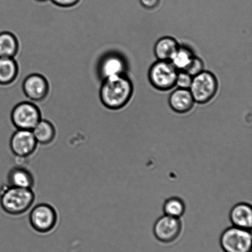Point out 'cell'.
Listing matches in <instances>:
<instances>
[{"mask_svg":"<svg viewBox=\"0 0 252 252\" xmlns=\"http://www.w3.org/2000/svg\"><path fill=\"white\" fill-rule=\"evenodd\" d=\"M179 46L176 39L172 37H162L155 44V56L158 60L170 61Z\"/></svg>","mask_w":252,"mask_h":252,"instance_id":"cell-15","label":"cell"},{"mask_svg":"<svg viewBox=\"0 0 252 252\" xmlns=\"http://www.w3.org/2000/svg\"><path fill=\"white\" fill-rule=\"evenodd\" d=\"M195 101L189 89L178 88L170 95L169 104L175 112L185 113L189 112Z\"/></svg>","mask_w":252,"mask_h":252,"instance_id":"cell-12","label":"cell"},{"mask_svg":"<svg viewBox=\"0 0 252 252\" xmlns=\"http://www.w3.org/2000/svg\"><path fill=\"white\" fill-rule=\"evenodd\" d=\"M192 78L186 71H179L178 72L176 85L180 88L189 89L191 85Z\"/></svg>","mask_w":252,"mask_h":252,"instance_id":"cell-21","label":"cell"},{"mask_svg":"<svg viewBox=\"0 0 252 252\" xmlns=\"http://www.w3.org/2000/svg\"><path fill=\"white\" fill-rule=\"evenodd\" d=\"M178 72L170 61L158 60L151 66L148 78L153 87L160 91H167L176 85Z\"/></svg>","mask_w":252,"mask_h":252,"instance_id":"cell-3","label":"cell"},{"mask_svg":"<svg viewBox=\"0 0 252 252\" xmlns=\"http://www.w3.org/2000/svg\"><path fill=\"white\" fill-rule=\"evenodd\" d=\"M229 219L234 226L251 230L252 226V209L250 204L241 202L231 209Z\"/></svg>","mask_w":252,"mask_h":252,"instance_id":"cell-13","label":"cell"},{"mask_svg":"<svg viewBox=\"0 0 252 252\" xmlns=\"http://www.w3.org/2000/svg\"><path fill=\"white\" fill-rule=\"evenodd\" d=\"M18 41L9 32L0 34V57L14 58L18 51Z\"/></svg>","mask_w":252,"mask_h":252,"instance_id":"cell-18","label":"cell"},{"mask_svg":"<svg viewBox=\"0 0 252 252\" xmlns=\"http://www.w3.org/2000/svg\"><path fill=\"white\" fill-rule=\"evenodd\" d=\"M186 211L184 200L179 197H171L163 204V212L165 216L180 218Z\"/></svg>","mask_w":252,"mask_h":252,"instance_id":"cell-20","label":"cell"},{"mask_svg":"<svg viewBox=\"0 0 252 252\" xmlns=\"http://www.w3.org/2000/svg\"><path fill=\"white\" fill-rule=\"evenodd\" d=\"M133 85L126 74L105 79L100 89V98L106 108L118 110L127 105L132 97Z\"/></svg>","mask_w":252,"mask_h":252,"instance_id":"cell-1","label":"cell"},{"mask_svg":"<svg viewBox=\"0 0 252 252\" xmlns=\"http://www.w3.org/2000/svg\"><path fill=\"white\" fill-rule=\"evenodd\" d=\"M204 67L203 61L199 58L194 56L191 63L189 64V65L185 71H186L192 76H194L204 71Z\"/></svg>","mask_w":252,"mask_h":252,"instance_id":"cell-22","label":"cell"},{"mask_svg":"<svg viewBox=\"0 0 252 252\" xmlns=\"http://www.w3.org/2000/svg\"><path fill=\"white\" fill-rule=\"evenodd\" d=\"M54 4L59 6L67 7L75 6L80 0H51Z\"/></svg>","mask_w":252,"mask_h":252,"instance_id":"cell-23","label":"cell"},{"mask_svg":"<svg viewBox=\"0 0 252 252\" xmlns=\"http://www.w3.org/2000/svg\"><path fill=\"white\" fill-rule=\"evenodd\" d=\"M218 88V81L214 74L203 71L193 76L189 90L195 103L202 105L213 99Z\"/></svg>","mask_w":252,"mask_h":252,"instance_id":"cell-5","label":"cell"},{"mask_svg":"<svg viewBox=\"0 0 252 252\" xmlns=\"http://www.w3.org/2000/svg\"><path fill=\"white\" fill-rule=\"evenodd\" d=\"M41 120L40 110L31 103H20L12 111V122L17 130H32Z\"/></svg>","mask_w":252,"mask_h":252,"instance_id":"cell-7","label":"cell"},{"mask_svg":"<svg viewBox=\"0 0 252 252\" xmlns=\"http://www.w3.org/2000/svg\"><path fill=\"white\" fill-rule=\"evenodd\" d=\"M38 144L48 145L55 140L56 130L54 125L49 121L42 119L32 130Z\"/></svg>","mask_w":252,"mask_h":252,"instance_id":"cell-16","label":"cell"},{"mask_svg":"<svg viewBox=\"0 0 252 252\" xmlns=\"http://www.w3.org/2000/svg\"><path fill=\"white\" fill-rule=\"evenodd\" d=\"M25 94L31 100L38 101L46 97L48 93V81L39 74H32L23 84Z\"/></svg>","mask_w":252,"mask_h":252,"instance_id":"cell-10","label":"cell"},{"mask_svg":"<svg viewBox=\"0 0 252 252\" xmlns=\"http://www.w3.org/2000/svg\"><path fill=\"white\" fill-rule=\"evenodd\" d=\"M7 179L10 186L32 189L34 185L33 175L29 170L21 166L9 170Z\"/></svg>","mask_w":252,"mask_h":252,"instance_id":"cell-14","label":"cell"},{"mask_svg":"<svg viewBox=\"0 0 252 252\" xmlns=\"http://www.w3.org/2000/svg\"><path fill=\"white\" fill-rule=\"evenodd\" d=\"M182 228L180 218L164 215L156 221L153 231L158 241L162 243L170 244L174 243L179 238Z\"/></svg>","mask_w":252,"mask_h":252,"instance_id":"cell-8","label":"cell"},{"mask_svg":"<svg viewBox=\"0 0 252 252\" xmlns=\"http://www.w3.org/2000/svg\"><path fill=\"white\" fill-rule=\"evenodd\" d=\"M30 223L34 230L47 233L55 228L58 216L56 209L45 203L36 205L30 214Z\"/></svg>","mask_w":252,"mask_h":252,"instance_id":"cell-6","label":"cell"},{"mask_svg":"<svg viewBox=\"0 0 252 252\" xmlns=\"http://www.w3.org/2000/svg\"><path fill=\"white\" fill-rule=\"evenodd\" d=\"M140 4L143 7L148 9L156 8L160 2V0H139Z\"/></svg>","mask_w":252,"mask_h":252,"instance_id":"cell-24","label":"cell"},{"mask_svg":"<svg viewBox=\"0 0 252 252\" xmlns=\"http://www.w3.org/2000/svg\"><path fill=\"white\" fill-rule=\"evenodd\" d=\"M10 149L19 158H27L33 154L38 146L32 130H17L10 140Z\"/></svg>","mask_w":252,"mask_h":252,"instance_id":"cell-9","label":"cell"},{"mask_svg":"<svg viewBox=\"0 0 252 252\" xmlns=\"http://www.w3.org/2000/svg\"><path fill=\"white\" fill-rule=\"evenodd\" d=\"M127 69V63L123 56L117 54H108L101 62L100 75L105 80L112 76L126 74Z\"/></svg>","mask_w":252,"mask_h":252,"instance_id":"cell-11","label":"cell"},{"mask_svg":"<svg viewBox=\"0 0 252 252\" xmlns=\"http://www.w3.org/2000/svg\"><path fill=\"white\" fill-rule=\"evenodd\" d=\"M35 201L32 189L20 188L5 185L0 189V205L5 212L12 216L26 213Z\"/></svg>","mask_w":252,"mask_h":252,"instance_id":"cell-2","label":"cell"},{"mask_svg":"<svg viewBox=\"0 0 252 252\" xmlns=\"http://www.w3.org/2000/svg\"><path fill=\"white\" fill-rule=\"evenodd\" d=\"M220 244L224 252H252L251 230L229 227L222 233Z\"/></svg>","mask_w":252,"mask_h":252,"instance_id":"cell-4","label":"cell"},{"mask_svg":"<svg viewBox=\"0 0 252 252\" xmlns=\"http://www.w3.org/2000/svg\"><path fill=\"white\" fill-rule=\"evenodd\" d=\"M18 66L14 58L0 57V84L7 85L16 79Z\"/></svg>","mask_w":252,"mask_h":252,"instance_id":"cell-17","label":"cell"},{"mask_svg":"<svg viewBox=\"0 0 252 252\" xmlns=\"http://www.w3.org/2000/svg\"><path fill=\"white\" fill-rule=\"evenodd\" d=\"M193 52L189 47L179 46L170 62L179 71H185L194 58Z\"/></svg>","mask_w":252,"mask_h":252,"instance_id":"cell-19","label":"cell"},{"mask_svg":"<svg viewBox=\"0 0 252 252\" xmlns=\"http://www.w3.org/2000/svg\"><path fill=\"white\" fill-rule=\"evenodd\" d=\"M36 1H47V0H36Z\"/></svg>","mask_w":252,"mask_h":252,"instance_id":"cell-25","label":"cell"}]
</instances>
